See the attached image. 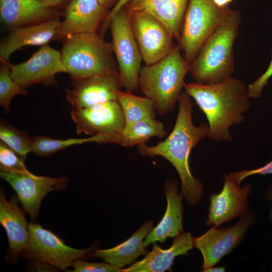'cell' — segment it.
I'll return each instance as SVG.
<instances>
[{"label": "cell", "instance_id": "cell-37", "mask_svg": "<svg viewBox=\"0 0 272 272\" xmlns=\"http://www.w3.org/2000/svg\"><path fill=\"white\" fill-rule=\"evenodd\" d=\"M226 271V266L209 267L203 271V272H225Z\"/></svg>", "mask_w": 272, "mask_h": 272}, {"label": "cell", "instance_id": "cell-1", "mask_svg": "<svg viewBox=\"0 0 272 272\" xmlns=\"http://www.w3.org/2000/svg\"><path fill=\"white\" fill-rule=\"evenodd\" d=\"M178 112L174 128L164 141L156 145L145 143L138 145V152L143 157L161 156L176 170L181 181V191L186 201L190 205L199 202L203 193L200 180L192 174L189 164L191 150L204 138L208 137L209 125H194L192 119L191 98L184 91L178 101Z\"/></svg>", "mask_w": 272, "mask_h": 272}, {"label": "cell", "instance_id": "cell-4", "mask_svg": "<svg viewBox=\"0 0 272 272\" xmlns=\"http://www.w3.org/2000/svg\"><path fill=\"white\" fill-rule=\"evenodd\" d=\"M174 46L171 52L158 61L141 69L139 89L153 103L161 115L171 112L184 88V78L190 65Z\"/></svg>", "mask_w": 272, "mask_h": 272}, {"label": "cell", "instance_id": "cell-24", "mask_svg": "<svg viewBox=\"0 0 272 272\" xmlns=\"http://www.w3.org/2000/svg\"><path fill=\"white\" fill-rule=\"evenodd\" d=\"M166 133L163 123L150 117L125 124L121 130L109 133L108 143L132 147L145 143L152 137L162 138Z\"/></svg>", "mask_w": 272, "mask_h": 272}, {"label": "cell", "instance_id": "cell-16", "mask_svg": "<svg viewBox=\"0 0 272 272\" xmlns=\"http://www.w3.org/2000/svg\"><path fill=\"white\" fill-rule=\"evenodd\" d=\"M72 81V89H65L66 99L75 108L117 100V92L121 88L118 74L101 75Z\"/></svg>", "mask_w": 272, "mask_h": 272}, {"label": "cell", "instance_id": "cell-8", "mask_svg": "<svg viewBox=\"0 0 272 272\" xmlns=\"http://www.w3.org/2000/svg\"><path fill=\"white\" fill-rule=\"evenodd\" d=\"M29 240L21 255L30 261L49 264L60 270H66L78 259L90 257L96 245L78 249L66 245L51 231L37 223H28Z\"/></svg>", "mask_w": 272, "mask_h": 272}, {"label": "cell", "instance_id": "cell-17", "mask_svg": "<svg viewBox=\"0 0 272 272\" xmlns=\"http://www.w3.org/2000/svg\"><path fill=\"white\" fill-rule=\"evenodd\" d=\"M19 199L13 195L9 200L3 190L0 193V223L5 229L9 242L7 262H16L28 244L30 233L28 224L18 205Z\"/></svg>", "mask_w": 272, "mask_h": 272}, {"label": "cell", "instance_id": "cell-2", "mask_svg": "<svg viewBox=\"0 0 272 272\" xmlns=\"http://www.w3.org/2000/svg\"><path fill=\"white\" fill-rule=\"evenodd\" d=\"M184 91L193 98L208 121V137L214 141H231L230 128L242 123L250 108L248 87L232 77L221 82L205 85L185 84Z\"/></svg>", "mask_w": 272, "mask_h": 272}, {"label": "cell", "instance_id": "cell-31", "mask_svg": "<svg viewBox=\"0 0 272 272\" xmlns=\"http://www.w3.org/2000/svg\"><path fill=\"white\" fill-rule=\"evenodd\" d=\"M271 51H272V48ZM272 76V57L265 72L253 82L248 85V93L250 98L260 97L263 88L267 84L268 80Z\"/></svg>", "mask_w": 272, "mask_h": 272}, {"label": "cell", "instance_id": "cell-12", "mask_svg": "<svg viewBox=\"0 0 272 272\" xmlns=\"http://www.w3.org/2000/svg\"><path fill=\"white\" fill-rule=\"evenodd\" d=\"M9 64L11 77L24 88L37 84L55 85V75L67 73L61 59V51L47 44L41 46L27 61L18 64Z\"/></svg>", "mask_w": 272, "mask_h": 272}, {"label": "cell", "instance_id": "cell-36", "mask_svg": "<svg viewBox=\"0 0 272 272\" xmlns=\"http://www.w3.org/2000/svg\"><path fill=\"white\" fill-rule=\"evenodd\" d=\"M100 4L104 8L109 10V9L113 8L118 0H98Z\"/></svg>", "mask_w": 272, "mask_h": 272}, {"label": "cell", "instance_id": "cell-15", "mask_svg": "<svg viewBox=\"0 0 272 272\" xmlns=\"http://www.w3.org/2000/svg\"><path fill=\"white\" fill-rule=\"evenodd\" d=\"M110 10L98 0H70L63 11L64 19L57 29L56 38L64 39L81 33H97Z\"/></svg>", "mask_w": 272, "mask_h": 272}, {"label": "cell", "instance_id": "cell-32", "mask_svg": "<svg viewBox=\"0 0 272 272\" xmlns=\"http://www.w3.org/2000/svg\"><path fill=\"white\" fill-rule=\"evenodd\" d=\"M239 183L245 178L252 175L272 174V160L260 168L252 170H244L229 174Z\"/></svg>", "mask_w": 272, "mask_h": 272}, {"label": "cell", "instance_id": "cell-35", "mask_svg": "<svg viewBox=\"0 0 272 272\" xmlns=\"http://www.w3.org/2000/svg\"><path fill=\"white\" fill-rule=\"evenodd\" d=\"M47 6L60 10L64 9L70 0H39Z\"/></svg>", "mask_w": 272, "mask_h": 272}, {"label": "cell", "instance_id": "cell-19", "mask_svg": "<svg viewBox=\"0 0 272 272\" xmlns=\"http://www.w3.org/2000/svg\"><path fill=\"white\" fill-rule=\"evenodd\" d=\"M59 18L10 30V33L1 43V62H8L13 52L25 46H42L55 39L61 22Z\"/></svg>", "mask_w": 272, "mask_h": 272}, {"label": "cell", "instance_id": "cell-29", "mask_svg": "<svg viewBox=\"0 0 272 272\" xmlns=\"http://www.w3.org/2000/svg\"><path fill=\"white\" fill-rule=\"evenodd\" d=\"M24 156L0 140V168L7 171H26Z\"/></svg>", "mask_w": 272, "mask_h": 272}, {"label": "cell", "instance_id": "cell-3", "mask_svg": "<svg viewBox=\"0 0 272 272\" xmlns=\"http://www.w3.org/2000/svg\"><path fill=\"white\" fill-rule=\"evenodd\" d=\"M241 20L239 11L229 8L221 22L205 41L189 66L196 83L211 85L232 77L234 71L233 45Z\"/></svg>", "mask_w": 272, "mask_h": 272}, {"label": "cell", "instance_id": "cell-5", "mask_svg": "<svg viewBox=\"0 0 272 272\" xmlns=\"http://www.w3.org/2000/svg\"><path fill=\"white\" fill-rule=\"evenodd\" d=\"M61 59L72 81L118 74L111 43L97 33H81L63 40Z\"/></svg>", "mask_w": 272, "mask_h": 272}, {"label": "cell", "instance_id": "cell-18", "mask_svg": "<svg viewBox=\"0 0 272 272\" xmlns=\"http://www.w3.org/2000/svg\"><path fill=\"white\" fill-rule=\"evenodd\" d=\"M63 12L39 0H0V18L10 30L60 17Z\"/></svg>", "mask_w": 272, "mask_h": 272}, {"label": "cell", "instance_id": "cell-28", "mask_svg": "<svg viewBox=\"0 0 272 272\" xmlns=\"http://www.w3.org/2000/svg\"><path fill=\"white\" fill-rule=\"evenodd\" d=\"M9 64L8 62H2L0 67V105L6 113L10 112L13 97L20 94L27 95L25 88L11 77Z\"/></svg>", "mask_w": 272, "mask_h": 272}, {"label": "cell", "instance_id": "cell-25", "mask_svg": "<svg viewBox=\"0 0 272 272\" xmlns=\"http://www.w3.org/2000/svg\"><path fill=\"white\" fill-rule=\"evenodd\" d=\"M117 101L122 110L125 124L156 116L154 104L146 97H140L133 93L119 90Z\"/></svg>", "mask_w": 272, "mask_h": 272}, {"label": "cell", "instance_id": "cell-10", "mask_svg": "<svg viewBox=\"0 0 272 272\" xmlns=\"http://www.w3.org/2000/svg\"><path fill=\"white\" fill-rule=\"evenodd\" d=\"M240 218L234 225L220 229L213 226L204 234L194 238V247L203 257L201 271L215 266L224 256L231 253L243 239L253 224L254 217L249 211Z\"/></svg>", "mask_w": 272, "mask_h": 272}, {"label": "cell", "instance_id": "cell-21", "mask_svg": "<svg viewBox=\"0 0 272 272\" xmlns=\"http://www.w3.org/2000/svg\"><path fill=\"white\" fill-rule=\"evenodd\" d=\"M194 238L190 233L182 232L173 238L170 248L163 249L154 243L152 250L140 261L133 263L121 272H164L170 270L174 260L184 255L194 247Z\"/></svg>", "mask_w": 272, "mask_h": 272}, {"label": "cell", "instance_id": "cell-14", "mask_svg": "<svg viewBox=\"0 0 272 272\" xmlns=\"http://www.w3.org/2000/svg\"><path fill=\"white\" fill-rule=\"evenodd\" d=\"M70 114L79 134L92 136L116 132L121 130L125 124L122 110L117 100L86 108H73Z\"/></svg>", "mask_w": 272, "mask_h": 272}, {"label": "cell", "instance_id": "cell-22", "mask_svg": "<svg viewBox=\"0 0 272 272\" xmlns=\"http://www.w3.org/2000/svg\"><path fill=\"white\" fill-rule=\"evenodd\" d=\"M189 0H133L127 7L132 12L142 11L152 15L179 40Z\"/></svg>", "mask_w": 272, "mask_h": 272}, {"label": "cell", "instance_id": "cell-7", "mask_svg": "<svg viewBox=\"0 0 272 272\" xmlns=\"http://www.w3.org/2000/svg\"><path fill=\"white\" fill-rule=\"evenodd\" d=\"M229 8V6L220 8L213 0H189L178 43L189 65Z\"/></svg>", "mask_w": 272, "mask_h": 272}, {"label": "cell", "instance_id": "cell-6", "mask_svg": "<svg viewBox=\"0 0 272 272\" xmlns=\"http://www.w3.org/2000/svg\"><path fill=\"white\" fill-rule=\"evenodd\" d=\"M131 15L126 5L112 17L108 28L121 87L134 93L140 90L139 77L143 58L131 27Z\"/></svg>", "mask_w": 272, "mask_h": 272}, {"label": "cell", "instance_id": "cell-20", "mask_svg": "<svg viewBox=\"0 0 272 272\" xmlns=\"http://www.w3.org/2000/svg\"><path fill=\"white\" fill-rule=\"evenodd\" d=\"M164 193L167 200L165 213L159 224L146 237L144 243L146 247L156 242L164 243L168 238H174L183 232V196L179 192L178 182L174 179H167Z\"/></svg>", "mask_w": 272, "mask_h": 272}, {"label": "cell", "instance_id": "cell-11", "mask_svg": "<svg viewBox=\"0 0 272 272\" xmlns=\"http://www.w3.org/2000/svg\"><path fill=\"white\" fill-rule=\"evenodd\" d=\"M130 24L145 65L158 61L174 47L166 27L149 13L131 11Z\"/></svg>", "mask_w": 272, "mask_h": 272}, {"label": "cell", "instance_id": "cell-27", "mask_svg": "<svg viewBox=\"0 0 272 272\" xmlns=\"http://www.w3.org/2000/svg\"><path fill=\"white\" fill-rule=\"evenodd\" d=\"M34 137L9 124L4 118L0 121V139L19 153L26 156L32 152Z\"/></svg>", "mask_w": 272, "mask_h": 272}, {"label": "cell", "instance_id": "cell-33", "mask_svg": "<svg viewBox=\"0 0 272 272\" xmlns=\"http://www.w3.org/2000/svg\"><path fill=\"white\" fill-rule=\"evenodd\" d=\"M133 0H118L114 6L110 10L104 21L103 22L101 27V35L103 36L104 33L108 28L109 22L112 17L124 6Z\"/></svg>", "mask_w": 272, "mask_h": 272}, {"label": "cell", "instance_id": "cell-13", "mask_svg": "<svg viewBox=\"0 0 272 272\" xmlns=\"http://www.w3.org/2000/svg\"><path fill=\"white\" fill-rule=\"evenodd\" d=\"M241 183L230 174L225 175L223 188L219 193L210 195V205L206 222L207 226L218 227L235 217H241L248 211L247 197L250 184L241 187Z\"/></svg>", "mask_w": 272, "mask_h": 272}, {"label": "cell", "instance_id": "cell-9", "mask_svg": "<svg viewBox=\"0 0 272 272\" xmlns=\"http://www.w3.org/2000/svg\"><path fill=\"white\" fill-rule=\"evenodd\" d=\"M0 176L15 191L19 201L32 221H35L38 217L41 202L45 196L54 190H63L66 188L69 181L64 176H37L28 170H1Z\"/></svg>", "mask_w": 272, "mask_h": 272}, {"label": "cell", "instance_id": "cell-34", "mask_svg": "<svg viewBox=\"0 0 272 272\" xmlns=\"http://www.w3.org/2000/svg\"><path fill=\"white\" fill-rule=\"evenodd\" d=\"M28 267L31 271H54L58 270L49 264L38 261H29Z\"/></svg>", "mask_w": 272, "mask_h": 272}, {"label": "cell", "instance_id": "cell-39", "mask_svg": "<svg viewBox=\"0 0 272 272\" xmlns=\"http://www.w3.org/2000/svg\"><path fill=\"white\" fill-rule=\"evenodd\" d=\"M269 198H270V200L271 204H272V190H271V192L270 193ZM269 216H270V220L272 222V207H271V210H270V211L269 212Z\"/></svg>", "mask_w": 272, "mask_h": 272}, {"label": "cell", "instance_id": "cell-23", "mask_svg": "<svg viewBox=\"0 0 272 272\" xmlns=\"http://www.w3.org/2000/svg\"><path fill=\"white\" fill-rule=\"evenodd\" d=\"M153 228V221H147L128 239L116 246L107 249L95 248L90 257L102 258L114 266L122 269L133 263L147 251L144 246V240Z\"/></svg>", "mask_w": 272, "mask_h": 272}, {"label": "cell", "instance_id": "cell-30", "mask_svg": "<svg viewBox=\"0 0 272 272\" xmlns=\"http://www.w3.org/2000/svg\"><path fill=\"white\" fill-rule=\"evenodd\" d=\"M73 269L70 272H121V269L107 262L93 263L84 259L76 260L73 265Z\"/></svg>", "mask_w": 272, "mask_h": 272}, {"label": "cell", "instance_id": "cell-38", "mask_svg": "<svg viewBox=\"0 0 272 272\" xmlns=\"http://www.w3.org/2000/svg\"><path fill=\"white\" fill-rule=\"evenodd\" d=\"M233 0H213L214 3L220 8H224L228 6V5Z\"/></svg>", "mask_w": 272, "mask_h": 272}, {"label": "cell", "instance_id": "cell-26", "mask_svg": "<svg viewBox=\"0 0 272 272\" xmlns=\"http://www.w3.org/2000/svg\"><path fill=\"white\" fill-rule=\"evenodd\" d=\"M96 135L86 138H70L66 140L54 139L45 135H37L32 152L40 157H48L70 146L86 143H96Z\"/></svg>", "mask_w": 272, "mask_h": 272}]
</instances>
